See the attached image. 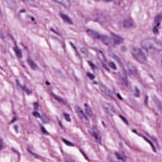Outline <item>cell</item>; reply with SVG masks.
Segmentation results:
<instances>
[{
  "label": "cell",
  "instance_id": "obj_1",
  "mask_svg": "<svg viewBox=\"0 0 162 162\" xmlns=\"http://www.w3.org/2000/svg\"><path fill=\"white\" fill-rule=\"evenodd\" d=\"M141 45L143 48L147 49L161 51L162 46L161 44L154 38H148L145 39L141 42Z\"/></svg>",
  "mask_w": 162,
  "mask_h": 162
},
{
  "label": "cell",
  "instance_id": "obj_2",
  "mask_svg": "<svg viewBox=\"0 0 162 162\" xmlns=\"http://www.w3.org/2000/svg\"><path fill=\"white\" fill-rule=\"evenodd\" d=\"M131 53L135 59L138 63L144 64L147 61V57L144 53L140 48L133 47L131 49Z\"/></svg>",
  "mask_w": 162,
  "mask_h": 162
},
{
  "label": "cell",
  "instance_id": "obj_3",
  "mask_svg": "<svg viewBox=\"0 0 162 162\" xmlns=\"http://www.w3.org/2000/svg\"><path fill=\"white\" fill-rule=\"evenodd\" d=\"M102 106H103L104 110L105 111V112L108 113V115L113 116V115L115 114V110L114 107L111 104L107 103V102H103Z\"/></svg>",
  "mask_w": 162,
  "mask_h": 162
},
{
  "label": "cell",
  "instance_id": "obj_4",
  "mask_svg": "<svg viewBox=\"0 0 162 162\" xmlns=\"http://www.w3.org/2000/svg\"><path fill=\"white\" fill-rule=\"evenodd\" d=\"M162 20V13H160L155 17L154 19V27H153V31L156 34L158 33V27H159Z\"/></svg>",
  "mask_w": 162,
  "mask_h": 162
},
{
  "label": "cell",
  "instance_id": "obj_5",
  "mask_svg": "<svg viewBox=\"0 0 162 162\" xmlns=\"http://www.w3.org/2000/svg\"><path fill=\"white\" fill-rule=\"evenodd\" d=\"M75 110L76 111V113H77V114L78 115L80 119L82 121H84L85 122H88V118L87 117L86 114L84 113L83 111L81 109L80 107L78 106H75Z\"/></svg>",
  "mask_w": 162,
  "mask_h": 162
},
{
  "label": "cell",
  "instance_id": "obj_6",
  "mask_svg": "<svg viewBox=\"0 0 162 162\" xmlns=\"http://www.w3.org/2000/svg\"><path fill=\"white\" fill-rule=\"evenodd\" d=\"M127 68H128L129 73L132 76H136L137 75L138 72H137V68L133 64L131 63L130 62H129L127 64Z\"/></svg>",
  "mask_w": 162,
  "mask_h": 162
},
{
  "label": "cell",
  "instance_id": "obj_7",
  "mask_svg": "<svg viewBox=\"0 0 162 162\" xmlns=\"http://www.w3.org/2000/svg\"><path fill=\"white\" fill-rule=\"evenodd\" d=\"M93 136L95 138V140L99 144H101V137L100 133L97 128L95 127L93 128Z\"/></svg>",
  "mask_w": 162,
  "mask_h": 162
},
{
  "label": "cell",
  "instance_id": "obj_8",
  "mask_svg": "<svg viewBox=\"0 0 162 162\" xmlns=\"http://www.w3.org/2000/svg\"><path fill=\"white\" fill-rule=\"evenodd\" d=\"M86 32H87V34L89 36L91 37L92 38L100 40L101 34L99 33L98 32L91 30H87Z\"/></svg>",
  "mask_w": 162,
  "mask_h": 162
},
{
  "label": "cell",
  "instance_id": "obj_9",
  "mask_svg": "<svg viewBox=\"0 0 162 162\" xmlns=\"http://www.w3.org/2000/svg\"><path fill=\"white\" fill-rule=\"evenodd\" d=\"M53 1L61 4L66 8H70L71 5L70 0H53Z\"/></svg>",
  "mask_w": 162,
  "mask_h": 162
},
{
  "label": "cell",
  "instance_id": "obj_10",
  "mask_svg": "<svg viewBox=\"0 0 162 162\" xmlns=\"http://www.w3.org/2000/svg\"><path fill=\"white\" fill-rule=\"evenodd\" d=\"M100 88L101 91L103 92V93L105 94V95L113 99V95H112L111 92L107 87L104 86L103 85H100Z\"/></svg>",
  "mask_w": 162,
  "mask_h": 162
},
{
  "label": "cell",
  "instance_id": "obj_11",
  "mask_svg": "<svg viewBox=\"0 0 162 162\" xmlns=\"http://www.w3.org/2000/svg\"><path fill=\"white\" fill-rule=\"evenodd\" d=\"M100 40L106 45H111L112 44V40H111V39L110 38V37L105 36V35H101Z\"/></svg>",
  "mask_w": 162,
  "mask_h": 162
},
{
  "label": "cell",
  "instance_id": "obj_12",
  "mask_svg": "<svg viewBox=\"0 0 162 162\" xmlns=\"http://www.w3.org/2000/svg\"><path fill=\"white\" fill-rule=\"evenodd\" d=\"M113 42L115 45L120 44L123 42V38L115 34H111Z\"/></svg>",
  "mask_w": 162,
  "mask_h": 162
},
{
  "label": "cell",
  "instance_id": "obj_13",
  "mask_svg": "<svg viewBox=\"0 0 162 162\" xmlns=\"http://www.w3.org/2000/svg\"><path fill=\"white\" fill-rule=\"evenodd\" d=\"M60 16L61 17V19H62L65 22L67 23V24H73V21H72L71 19L66 14H64V13H61L60 14Z\"/></svg>",
  "mask_w": 162,
  "mask_h": 162
},
{
  "label": "cell",
  "instance_id": "obj_14",
  "mask_svg": "<svg viewBox=\"0 0 162 162\" xmlns=\"http://www.w3.org/2000/svg\"><path fill=\"white\" fill-rule=\"evenodd\" d=\"M133 21L131 19H126L123 22V26L127 29H129L133 26Z\"/></svg>",
  "mask_w": 162,
  "mask_h": 162
},
{
  "label": "cell",
  "instance_id": "obj_15",
  "mask_svg": "<svg viewBox=\"0 0 162 162\" xmlns=\"http://www.w3.org/2000/svg\"><path fill=\"white\" fill-rule=\"evenodd\" d=\"M153 101L157 108H158V110L160 111H162V103L159 99L157 98L156 96H154L153 97Z\"/></svg>",
  "mask_w": 162,
  "mask_h": 162
},
{
  "label": "cell",
  "instance_id": "obj_16",
  "mask_svg": "<svg viewBox=\"0 0 162 162\" xmlns=\"http://www.w3.org/2000/svg\"><path fill=\"white\" fill-rule=\"evenodd\" d=\"M97 56L99 59L100 60L101 62L103 63H106L107 62V60L105 55L103 53V52L101 51V50H99L98 51H97Z\"/></svg>",
  "mask_w": 162,
  "mask_h": 162
},
{
  "label": "cell",
  "instance_id": "obj_17",
  "mask_svg": "<svg viewBox=\"0 0 162 162\" xmlns=\"http://www.w3.org/2000/svg\"><path fill=\"white\" fill-rule=\"evenodd\" d=\"M27 63L29 64V66L33 70H36L38 68L37 64L35 63V62L31 59L29 58L27 59Z\"/></svg>",
  "mask_w": 162,
  "mask_h": 162
},
{
  "label": "cell",
  "instance_id": "obj_18",
  "mask_svg": "<svg viewBox=\"0 0 162 162\" xmlns=\"http://www.w3.org/2000/svg\"><path fill=\"white\" fill-rule=\"evenodd\" d=\"M108 54H109V55H110L111 57H112L116 61H117L118 63L122 65V62L120 61V59H119V58L115 54H114L111 50H108Z\"/></svg>",
  "mask_w": 162,
  "mask_h": 162
},
{
  "label": "cell",
  "instance_id": "obj_19",
  "mask_svg": "<svg viewBox=\"0 0 162 162\" xmlns=\"http://www.w3.org/2000/svg\"><path fill=\"white\" fill-rule=\"evenodd\" d=\"M80 52L81 55L84 57H86L88 55V50L85 48H80Z\"/></svg>",
  "mask_w": 162,
  "mask_h": 162
},
{
  "label": "cell",
  "instance_id": "obj_20",
  "mask_svg": "<svg viewBox=\"0 0 162 162\" xmlns=\"http://www.w3.org/2000/svg\"><path fill=\"white\" fill-rule=\"evenodd\" d=\"M14 51L16 55L17 56V57L19 59H22V51L20 49H19V48L17 47H15L14 48Z\"/></svg>",
  "mask_w": 162,
  "mask_h": 162
},
{
  "label": "cell",
  "instance_id": "obj_21",
  "mask_svg": "<svg viewBox=\"0 0 162 162\" xmlns=\"http://www.w3.org/2000/svg\"><path fill=\"white\" fill-rule=\"evenodd\" d=\"M85 109L86 113L88 114V115L90 117H92L93 115V111H92L91 108L90 107V106L87 105V104H85Z\"/></svg>",
  "mask_w": 162,
  "mask_h": 162
},
{
  "label": "cell",
  "instance_id": "obj_22",
  "mask_svg": "<svg viewBox=\"0 0 162 162\" xmlns=\"http://www.w3.org/2000/svg\"><path fill=\"white\" fill-rule=\"evenodd\" d=\"M8 5L12 9H14L16 7V3L14 0H6Z\"/></svg>",
  "mask_w": 162,
  "mask_h": 162
},
{
  "label": "cell",
  "instance_id": "obj_23",
  "mask_svg": "<svg viewBox=\"0 0 162 162\" xmlns=\"http://www.w3.org/2000/svg\"><path fill=\"white\" fill-rule=\"evenodd\" d=\"M116 156H117V157L118 158V159L121 160L122 161H125V157L124 155H122V154H120V153H116Z\"/></svg>",
  "mask_w": 162,
  "mask_h": 162
},
{
  "label": "cell",
  "instance_id": "obj_24",
  "mask_svg": "<svg viewBox=\"0 0 162 162\" xmlns=\"http://www.w3.org/2000/svg\"><path fill=\"white\" fill-rule=\"evenodd\" d=\"M64 119L67 120V122H70L71 121L70 116V115H69V114H68V113H64Z\"/></svg>",
  "mask_w": 162,
  "mask_h": 162
},
{
  "label": "cell",
  "instance_id": "obj_25",
  "mask_svg": "<svg viewBox=\"0 0 162 162\" xmlns=\"http://www.w3.org/2000/svg\"><path fill=\"white\" fill-rule=\"evenodd\" d=\"M108 64L110 67H111V69H113L114 70H115L117 69V67H116L115 64L113 62H110L108 63Z\"/></svg>",
  "mask_w": 162,
  "mask_h": 162
},
{
  "label": "cell",
  "instance_id": "obj_26",
  "mask_svg": "<svg viewBox=\"0 0 162 162\" xmlns=\"http://www.w3.org/2000/svg\"><path fill=\"white\" fill-rule=\"evenodd\" d=\"M42 120L45 123H48L49 122V119L48 118V116L46 115H43L42 117Z\"/></svg>",
  "mask_w": 162,
  "mask_h": 162
},
{
  "label": "cell",
  "instance_id": "obj_27",
  "mask_svg": "<svg viewBox=\"0 0 162 162\" xmlns=\"http://www.w3.org/2000/svg\"><path fill=\"white\" fill-rule=\"evenodd\" d=\"M53 97H54V98H55L57 101H59V103H64V101L63 100L62 98H60V97L57 96L55 95H54Z\"/></svg>",
  "mask_w": 162,
  "mask_h": 162
},
{
  "label": "cell",
  "instance_id": "obj_28",
  "mask_svg": "<svg viewBox=\"0 0 162 162\" xmlns=\"http://www.w3.org/2000/svg\"><path fill=\"white\" fill-rule=\"evenodd\" d=\"M63 141L64 142L65 144H66L67 145H69V146H71V147H73L74 146V145L73 144V143L72 142H70L69 141L67 140H65V139H63Z\"/></svg>",
  "mask_w": 162,
  "mask_h": 162
},
{
  "label": "cell",
  "instance_id": "obj_29",
  "mask_svg": "<svg viewBox=\"0 0 162 162\" xmlns=\"http://www.w3.org/2000/svg\"><path fill=\"white\" fill-rule=\"evenodd\" d=\"M135 95L136 96L139 97L140 95V90L138 89L137 87H135Z\"/></svg>",
  "mask_w": 162,
  "mask_h": 162
},
{
  "label": "cell",
  "instance_id": "obj_30",
  "mask_svg": "<svg viewBox=\"0 0 162 162\" xmlns=\"http://www.w3.org/2000/svg\"><path fill=\"white\" fill-rule=\"evenodd\" d=\"M87 75L88 77L91 80H93L95 78V75L91 73H87Z\"/></svg>",
  "mask_w": 162,
  "mask_h": 162
},
{
  "label": "cell",
  "instance_id": "obj_31",
  "mask_svg": "<svg viewBox=\"0 0 162 162\" xmlns=\"http://www.w3.org/2000/svg\"><path fill=\"white\" fill-rule=\"evenodd\" d=\"M41 130L42 131V132L44 134H45V135H48V131L44 127L41 126Z\"/></svg>",
  "mask_w": 162,
  "mask_h": 162
},
{
  "label": "cell",
  "instance_id": "obj_32",
  "mask_svg": "<svg viewBox=\"0 0 162 162\" xmlns=\"http://www.w3.org/2000/svg\"><path fill=\"white\" fill-rule=\"evenodd\" d=\"M33 115L34 116L36 117V118H40L41 117V115L39 114V113L37 112V111H34V112H33Z\"/></svg>",
  "mask_w": 162,
  "mask_h": 162
},
{
  "label": "cell",
  "instance_id": "obj_33",
  "mask_svg": "<svg viewBox=\"0 0 162 162\" xmlns=\"http://www.w3.org/2000/svg\"><path fill=\"white\" fill-rule=\"evenodd\" d=\"M88 63L89 64V66L91 67L92 69H94V68H95V65L92 62H91V61H88Z\"/></svg>",
  "mask_w": 162,
  "mask_h": 162
},
{
  "label": "cell",
  "instance_id": "obj_34",
  "mask_svg": "<svg viewBox=\"0 0 162 162\" xmlns=\"http://www.w3.org/2000/svg\"><path fill=\"white\" fill-rule=\"evenodd\" d=\"M120 117L121 118V119H122V120H123V122H124L125 123H126V124H128V121L125 118L121 115L120 116Z\"/></svg>",
  "mask_w": 162,
  "mask_h": 162
},
{
  "label": "cell",
  "instance_id": "obj_35",
  "mask_svg": "<svg viewBox=\"0 0 162 162\" xmlns=\"http://www.w3.org/2000/svg\"><path fill=\"white\" fill-rule=\"evenodd\" d=\"M38 103H35L34 104V108L35 110H37L38 109Z\"/></svg>",
  "mask_w": 162,
  "mask_h": 162
},
{
  "label": "cell",
  "instance_id": "obj_36",
  "mask_svg": "<svg viewBox=\"0 0 162 162\" xmlns=\"http://www.w3.org/2000/svg\"><path fill=\"white\" fill-rule=\"evenodd\" d=\"M0 38H1V39L4 38V35H3V33H2V32L1 30H0Z\"/></svg>",
  "mask_w": 162,
  "mask_h": 162
},
{
  "label": "cell",
  "instance_id": "obj_37",
  "mask_svg": "<svg viewBox=\"0 0 162 162\" xmlns=\"http://www.w3.org/2000/svg\"><path fill=\"white\" fill-rule=\"evenodd\" d=\"M103 1L105 2H107V3H109V2L113 1V0H103Z\"/></svg>",
  "mask_w": 162,
  "mask_h": 162
},
{
  "label": "cell",
  "instance_id": "obj_38",
  "mask_svg": "<svg viewBox=\"0 0 162 162\" xmlns=\"http://www.w3.org/2000/svg\"><path fill=\"white\" fill-rule=\"evenodd\" d=\"M161 63H162V61H161Z\"/></svg>",
  "mask_w": 162,
  "mask_h": 162
}]
</instances>
